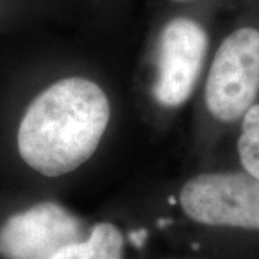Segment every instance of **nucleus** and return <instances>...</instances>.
Masks as SVG:
<instances>
[{"instance_id": "7ed1b4c3", "label": "nucleus", "mask_w": 259, "mask_h": 259, "mask_svg": "<svg viewBox=\"0 0 259 259\" xmlns=\"http://www.w3.org/2000/svg\"><path fill=\"white\" fill-rule=\"evenodd\" d=\"M180 204L194 222L259 231V179L246 171L194 176L182 187Z\"/></svg>"}, {"instance_id": "6e6552de", "label": "nucleus", "mask_w": 259, "mask_h": 259, "mask_svg": "<svg viewBox=\"0 0 259 259\" xmlns=\"http://www.w3.org/2000/svg\"><path fill=\"white\" fill-rule=\"evenodd\" d=\"M146 236H147V232L144 229H140V231L130 233V241H131V243H134L136 246H143V243L146 241Z\"/></svg>"}, {"instance_id": "423d86ee", "label": "nucleus", "mask_w": 259, "mask_h": 259, "mask_svg": "<svg viewBox=\"0 0 259 259\" xmlns=\"http://www.w3.org/2000/svg\"><path fill=\"white\" fill-rule=\"evenodd\" d=\"M124 238L112 223L95 225L88 238L65 246L51 259H122Z\"/></svg>"}, {"instance_id": "f257e3e1", "label": "nucleus", "mask_w": 259, "mask_h": 259, "mask_svg": "<svg viewBox=\"0 0 259 259\" xmlns=\"http://www.w3.org/2000/svg\"><path fill=\"white\" fill-rule=\"evenodd\" d=\"M108 121L110 102L98 83L64 78L28 107L19 125V154L44 176H64L91 158Z\"/></svg>"}, {"instance_id": "39448f33", "label": "nucleus", "mask_w": 259, "mask_h": 259, "mask_svg": "<svg viewBox=\"0 0 259 259\" xmlns=\"http://www.w3.org/2000/svg\"><path fill=\"white\" fill-rule=\"evenodd\" d=\"M209 39L194 19L176 18L160 32L157 74L153 87L156 101L164 107H179L192 95L203 68Z\"/></svg>"}, {"instance_id": "0eeeda50", "label": "nucleus", "mask_w": 259, "mask_h": 259, "mask_svg": "<svg viewBox=\"0 0 259 259\" xmlns=\"http://www.w3.org/2000/svg\"><path fill=\"white\" fill-rule=\"evenodd\" d=\"M238 153L245 171L259 179V104H253L242 117Z\"/></svg>"}, {"instance_id": "1a4fd4ad", "label": "nucleus", "mask_w": 259, "mask_h": 259, "mask_svg": "<svg viewBox=\"0 0 259 259\" xmlns=\"http://www.w3.org/2000/svg\"><path fill=\"white\" fill-rule=\"evenodd\" d=\"M173 2H189V0H173Z\"/></svg>"}, {"instance_id": "20e7f679", "label": "nucleus", "mask_w": 259, "mask_h": 259, "mask_svg": "<svg viewBox=\"0 0 259 259\" xmlns=\"http://www.w3.org/2000/svg\"><path fill=\"white\" fill-rule=\"evenodd\" d=\"M83 238L82 222L55 202L13 213L0 225V259H51Z\"/></svg>"}, {"instance_id": "f03ea898", "label": "nucleus", "mask_w": 259, "mask_h": 259, "mask_svg": "<svg viewBox=\"0 0 259 259\" xmlns=\"http://www.w3.org/2000/svg\"><path fill=\"white\" fill-rule=\"evenodd\" d=\"M259 94V30L241 28L225 37L206 81V105L216 120L233 122Z\"/></svg>"}]
</instances>
